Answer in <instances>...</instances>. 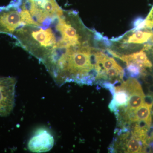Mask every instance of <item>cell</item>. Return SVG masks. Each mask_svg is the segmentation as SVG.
Instances as JSON below:
<instances>
[{
    "instance_id": "9",
    "label": "cell",
    "mask_w": 153,
    "mask_h": 153,
    "mask_svg": "<svg viewBox=\"0 0 153 153\" xmlns=\"http://www.w3.org/2000/svg\"><path fill=\"white\" fill-rule=\"evenodd\" d=\"M129 95L125 91L119 90L115 91L112 100L117 107H125L128 104Z\"/></svg>"
},
{
    "instance_id": "11",
    "label": "cell",
    "mask_w": 153,
    "mask_h": 153,
    "mask_svg": "<svg viewBox=\"0 0 153 153\" xmlns=\"http://www.w3.org/2000/svg\"><path fill=\"white\" fill-rule=\"evenodd\" d=\"M146 26L148 28L153 27V7L146 20Z\"/></svg>"
},
{
    "instance_id": "14",
    "label": "cell",
    "mask_w": 153,
    "mask_h": 153,
    "mask_svg": "<svg viewBox=\"0 0 153 153\" xmlns=\"http://www.w3.org/2000/svg\"><path fill=\"white\" fill-rule=\"evenodd\" d=\"M148 90L149 94L153 95V84H151L148 86Z\"/></svg>"
},
{
    "instance_id": "10",
    "label": "cell",
    "mask_w": 153,
    "mask_h": 153,
    "mask_svg": "<svg viewBox=\"0 0 153 153\" xmlns=\"http://www.w3.org/2000/svg\"><path fill=\"white\" fill-rule=\"evenodd\" d=\"M127 66V70L131 77H137L143 72L139 66L134 63H129Z\"/></svg>"
},
{
    "instance_id": "7",
    "label": "cell",
    "mask_w": 153,
    "mask_h": 153,
    "mask_svg": "<svg viewBox=\"0 0 153 153\" xmlns=\"http://www.w3.org/2000/svg\"><path fill=\"white\" fill-rule=\"evenodd\" d=\"M142 142L140 139L132 135V137L127 141L126 145V151L128 153H140L142 151Z\"/></svg>"
},
{
    "instance_id": "12",
    "label": "cell",
    "mask_w": 153,
    "mask_h": 153,
    "mask_svg": "<svg viewBox=\"0 0 153 153\" xmlns=\"http://www.w3.org/2000/svg\"><path fill=\"white\" fill-rule=\"evenodd\" d=\"M141 74L143 75V79L146 84L149 85L153 84V76L152 74H147L145 71Z\"/></svg>"
},
{
    "instance_id": "5",
    "label": "cell",
    "mask_w": 153,
    "mask_h": 153,
    "mask_svg": "<svg viewBox=\"0 0 153 153\" xmlns=\"http://www.w3.org/2000/svg\"><path fill=\"white\" fill-rule=\"evenodd\" d=\"M145 94L142 88L138 89L130 94L127 108L135 110L144 104Z\"/></svg>"
},
{
    "instance_id": "2",
    "label": "cell",
    "mask_w": 153,
    "mask_h": 153,
    "mask_svg": "<svg viewBox=\"0 0 153 153\" xmlns=\"http://www.w3.org/2000/svg\"><path fill=\"white\" fill-rule=\"evenodd\" d=\"M16 83L15 77L0 76V116H8L13 110Z\"/></svg>"
},
{
    "instance_id": "13",
    "label": "cell",
    "mask_w": 153,
    "mask_h": 153,
    "mask_svg": "<svg viewBox=\"0 0 153 153\" xmlns=\"http://www.w3.org/2000/svg\"><path fill=\"white\" fill-rule=\"evenodd\" d=\"M144 104L152 108L153 105V95L149 94L145 96Z\"/></svg>"
},
{
    "instance_id": "8",
    "label": "cell",
    "mask_w": 153,
    "mask_h": 153,
    "mask_svg": "<svg viewBox=\"0 0 153 153\" xmlns=\"http://www.w3.org/2000/svg\"><path fill=\"white\" fill-rule=\"evenodd\" d=\"M151 110L150 108L144 104L135 110L136 122L139 120L152 121Z\"/></svg>"
},
{
    "instance_id": "4",
    "label": "cell",
    "mask_w": 153,
    "mask_h": 153,
    "mask_svg": "<svg viewBox=\"0 0 153 153\" xmlns=\"http://www.w3.org/2000/svg\"><path fill=\"white\" fill-rule=\"evenodd\" d=\"M118 58H120L121 60L126 62V65L129 63L136 64L143 71L145 70V67L151 68L153 66L143 50L128 55L119 56Z\"/></svg>"
},
{
    "instance_id": "1",
    "label": "cell",
    "mask_w": 153,
    "mask_h": 153,
    "mask_svg": "<svg viewBox=\"0 0 153 153\" xmlns=\"http://www.w3.org/2000/svg\"><path fill=\"white\" fill-rule=\"evenodd\" d=\"M22 3L19 25L10 36L57 82L71 57L90 46L88 32L75 12L63 10L56 0Z\"/></svg>"
},
{
    "instance_id": "6",
    "label": "cell",
    "mask_w": 153,
    "mask_h": 153,
    "mask_svg": "<svg viewBox=\"0 0 153 153\" xmlns=\"http://www.w3.org/2000/svg\"><path fill=\"white\" fill-rule=\"evenodd\" d=\"M153 38L152 32L138 31L134 32L123 40L124 43L143 44Z\"/></svg>"
},
{
    "instance_id": "3",
    "label": "cell",
    "mask_w": 153,
    "mask_h": 153,
    "mask_svg": "<svg viewBox=\"0 0 153 153\" xmlns=\"http://www.w3.org/2000/svg\"><path fill=\"white\" fill-rule=\"evenodd\" d=\"M54 137L49 132L44 129L36 132L29 141L28 148L34 153H44L52 149L54 145Z\"/></svg>"
}]
</instances>
